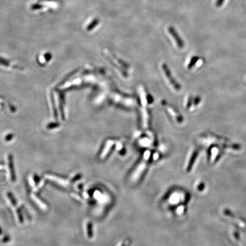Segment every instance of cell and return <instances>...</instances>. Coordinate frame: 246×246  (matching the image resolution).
I'll return each mask as SVG.
<instances>
[{
  "label": "cell",
  "mask_w": 246,
  "mask_h": 246,
  "mask_svg": "<svg viewBox=\"0 0 246 246\" xmlns=\"http://www.w3.org/2000/svg\"><path fill=\"white\" fill-rule=\"evenodd\" d=\"M192 155H193V156H191V158L190 159V161L189 162L187 166L186 167V170H187V171H189L191 169V168L192 167L193 165V164H194V160H195V158L197 156V155H198L197 151H195Z\"/></svg>",
  "instance_id": "277c9868"
},
{
  "label": "cell",
  "mask_w": 246,
  "mask_h": 246,
  "mask_svg": "<svg viewBox=\"0 0 246 246\" xmlns=\"http://www.w3.org/2000/svg\"><path fill=\"white\" fill-rule=\"evenodd\" d=\"M149 157V152L147 151L144 154V158L140 164V165L137 166L136 170L134 172L132 179L133 180H137L140 178L141 175L143 174V173L144 172L145 170L147 168V163L148 161Z\"/></svg>",
  "instance_id": "6da1fadb"
},
{
  "label": "cell",
  "mask_w": 246,
  "mask_h": 246,
  "mask_svg": "<svg viewBox=\"0 0 246 246\" xmlns=\"http://www.w3.org/2000/svg\"><path fill=\"white\" fill-rule=\"evenodd\" d=\"M225 1V0H217L216 1V6H221L222 4L223 3V2Z\"/></svg>",
  "instance_id": "52a82bcc"
},
{
  "label": "cell",
  "mask_w": 246,
  "mask_h": 246,
  "mask_svg": "<svg viewBox=\"0 0 246 246\" xmlns=\"http://www.w3.org/2000/svg\"><path fill=\"white\" fill-rule=\"evenodd\" d=\"M162 68L165 75V77H166L167 79L169 81L170 84L173 86V87L176 91H179L181 89V86L178 83H177V81L172 76L171 72L170 71L169 69L168 68V66L166 65L165 64H163L162 66Z\"/></svg>",
  "instance_id": "7a4b0ae2"
},
{
  "label": "cell",
  "mask_w": 246,
  "mask_h": 246,
  "mask_svg": "<svg viewBox=\"0 0 246 246\" xmlns=\"http://www.w3.org/2000/svg\"><path fill=\"white\" fill-rule=\"evenodd\" d=\"M168 30L169 31L170 34L173 37V38L174 39L175 42L177 45H178V47L180 49H183L184 47V43L183 42V40L181 38L179 35H178L177 32L175 31L173 27H169Z\"/></svg>",
  "instance_id": "3957f363"
},
{
  "label": "cell",
  "mask_w": 246,
  "mask_h": 246,
  "mask_svg": "<svg viewBox=\"0 0 246 246\" xmlns=\"http://www.w3.org/2000/svg\"><path fill=\"white\" fill-rule=\"evenodd\" d=\"M121 246H125V244H122V245H121Z\"/></svg>",
  "instance_id": "ba28073f"
},
{
  "label": "cell",
  "mask_w": 246,
  "mask_h": 246,
  "mask_svg": "<svg viewBox=\"0 0 246 246\" xmlns=\"http://www.w3.org/2000/svg\"><path fill=\"white\" fill-rule=\"evenodd\" d=\"M87 228H88V236L89 238H92V225L91 224V223H89V224L87 225Z\"/></svg>",
  "instance_id": "8992f818"
},
{
  "label": "cell",
  "mask_w": 246,
  "mask_h": 246,
  "mask_svg": "<svg viewBox=\"0 0 246 246\" xmlns=\"http://www.w3.org/2000/svg\"><path fill=\"white\" fill-rule=\"evenodd\" d=\"M99 23V21L98 19H94L93 21L91 22V24H89V25L88 26L87 29L88 31L93 30V29L95 28V27H96V26L98 25Z\"/></svg>",
  "instance_id": "5b68a950"
}]
</instances>
